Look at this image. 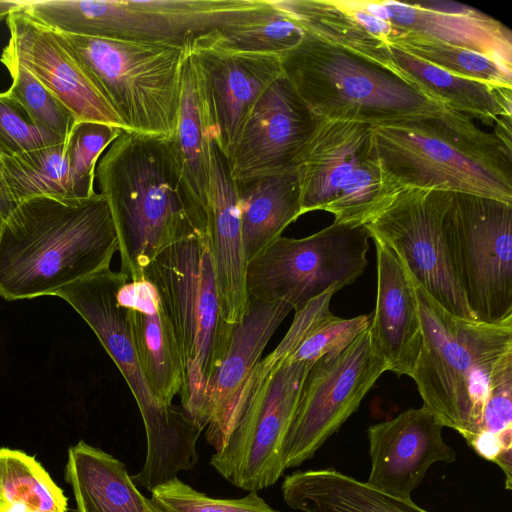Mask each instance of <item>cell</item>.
Listing matches in <instances>:
<instances>
[{"instance_id":"1","label":"cell","mask_w":512,"mask_h":512,"mask_svg":"<svg viewBox=\"0 0 512 512\" xmlns=\"http://www.w3.org/2000/svg\"><path fill=\"white\" fill-rule=\"evenodd\" d=\"M100 194L113 219L121 272L143 278L175 241L208 230V216L185 187L170 138L123 130L96 167Z\"/></svg>"},{"instance_id":"2","label":"cell","mask_w":512,"mask_h":512,"mask_svg":"<svg viewBox=\"0 0 512 512\" xmlns=\"http://www.w3.org/2000/svg\"><path fill=\"white\" fill-rule=\"evenodd\" d=\"M118 251L105 198L32 197L0 225V296L8 301L54 295L109 268Z\"/></svg>"},{"instance_id":"3","label":"cell","mask_w":512,"mask_h":512,"mask_svg":"<svg viewBox=\"0 0 512 512\" xmlns=\"http://www.w3.org/2000/svg\"><path fill=\"white\" fill-rule=\"evenodd\" d=\"M381 167L399 191L433 189L512 204L511 130L485 132L445 110L374 126Z\"/></svg>"},{"instance_id":"4","label":"cell","mask_w":512,"mask_h":512,"mask_svg":"<svg viewBox=\"0 0 512 512\" xmlns=\"http://www.w3.org/2000/svg\"><path fill=\"white\" fill-rule=\"evenodd\" d=\"M412 282L422 345L411 378L422 407L467 441L480 432L493 374L512 358V318L484 323L455 316Z\"/></svg>"},{"instance_id":"5","label":"cell","mask_w":512,"mask_h":512,"mask_svg":"<svg viewBox=\"0 0 512 512\" xmlns=\"http://www.w3.org/2000/svg\"><path fill=\"white\" fill-rule=\"evenodd\" d=\"M176 340L182 409L202 430L211 379L228 350L233 326L222 315L208 230L181 238L146 267Z\"/></svg>"},{"instance_id":"6","label":"cell","mask_w":512,"mask_h":512,"mask_svg":"<svg viewBox=\"0 0 512 512\" xmlns=\"http://www.w3.org/2000/svg\"><path fill=\"white\" fill-rule=\"evenodd\" d=\"M129 280L109 268L58 292L89 325L126 381L143 419L147 453L140 471L131 476L138 487L152 491L191 470L198 460L197 440L203 431L177 406H163L151 392L138 361L127 312L118 300Z\"/></svg>"},{"instance_id":"7","label":"cell","mask_w":512,"mask_h":512,"mask_svg":"<svg viewBox=\"0 0 512 512\" xmlns=\"http://www.w3.org/2000/svg\"><path fill=\"white\" fill-rule=\"evenodd\" d=\"M280 58L282 74L319 118L376 126L448 109L390 68L306 32Z\"/></svg>"},{"instance_id":"8","label":"cell","mask_w":512,"mask_h":512,"mask_svg":"<svg viewBox=\"0 0 512 512\" xmlns=\"http://www.w3.org/2000/svg\"><path fill=\"white\" fill-rule=\"evenodd\" d=\"M302 341L289 328L279 345L261 359L246 383L230 436L210 459L211 466L237 488L260 491L273 486L285 472L284 440L313 365L288 360Z\"/></svg>"},{"instance_id":"9","label":"cell","mask_w":512,"mask_h":512,"mask_svg":"<svg viewBox=\"0 0 512 512\" xmlns=\"http://www.w3.org/2000/svg\"><path fill=\"white\" fill-rule=\"evenodd\" d=\"M59 34L126 131L172 137L181 99L187 46Z\"/></svg>"},{"instance_id":"10","label":"cell","mask_w":512,"mask_h":512,"mask_svg":"<svg viewBox=\"0 0 512 512\" xmlns=\"http://www.w3.org/2000/svg\"><path fill=\"white\" fill-rule=\"evenodd\" d=\"M318 118L296 168L301 215L322 210L334 223L362 226L398 193L377 153L374 126Z\"/></svg>"},{"instance_id":"11","label":"cell","mask_w":512,"mask_h":512,"mask_svg":"<svg viewBox=\"0 0 512 512\" xmlns=\"http://www.w3.org/2000/svg\"><path fill=\"white\" fill-rule=\"evenodd\" d=\"M261 0H24L22 10L59 33L187 46Z\"/></svg>"},{"instance_id":"12","label":"cell","mask_w":512,"mask_h":512,"mask_svg":"<svg viewBox=\"0 0 512 512\" xmlns=\"http://www.w3.org/2000/svg\"><path fill=\"white\" fill-rule=\"evenodd\" d=\"M364 225L332 223L304 238L280 236L246 265L248 297L283 301L295 312L327 291L353 284L367 267Z\"/></svg>"},{"instance_id":"13","label":"cell","mask_w":512,"mask_h":512,"mask_svg":"<svg viewBox=\"0 0 512 512\" xmlns=\"http://www.w3.org/2000/svg\"><path fill=\"white\" fill-rule=\"evenodd\" d=\"M512 204L453 193L447 244L466 303L477 321L512 318Z\"/></svg>"},{"instance_id":"14","label":"cell","mask_w":512,"mask_h":512,"mask_svg":"<svg viewBox=\"0 0 512 512\" xmlns=\"http://www.w3.org/2000/svg\"><path fill=\"white\" fill-rule=\"evenodd\" d=\"M451 192L406 188L365 224L370 238L391 249L411 278L451 314L476 320L450 256L445 220Z\"/></svg>"},{"instance_id":"15","label":"cell","mask_w":512,"mask_h":512,"mask_svg":"<svg viewBox=\"0 0 512 512\" xmlns=\"http://www.w3.org/2000/svg\"><path fill=\"white\" fill-rule=\"evenodd\" d=\"M386 366L372 349L368 329L343 352L315 361L304 381L284 440V469L311 459L357 411Z\"/></svg>"},{"instance_id":"16","label":"cell","mask_w":512,"mask_h":512,"mask_svg":"<svg viewBox=\"0 0 512 512\" xmlns=\"http://www.w3.org/2000/svg\"><path fill=\"white\" fill-rule=\"evenodd\" d=\"M211 30L193 37L187 50L202 80L213 142L229 160L254 105L282 75L281 58L228 49Z\"/></svg>"},{"instance_id":"17","label":"cell","mask_w":512,"mask_h":512,"mask_svg":"<svg viewBox=\"0 0 512 512\" xmlns=\"http://www.w3.org/2000/svg\"><path fill=\"white\" fill-rule=\"evenodd\" d=\"M123 130L98 122H76L61 142L16 154H1L6 189L14 204L37 196H93L102 153Z\"/></svg>"},{"instance_id":"18","label":"cell","mask_w":512,"mask_h":512,"mask_svg":"<svg viewBox=\"0 0 512 512\" xmlns=\"http://www.w3.org/2000/svg\"><path fill=\"white\" fill-rule=\"evenodd\" d=\"M8 43L0 57L19 63L48 89L76 122H98L125 130L74 52L55 30L21 9L6 18Z\"/></svg>"},{"instance_id":"19","label":"cell","mask_w":512,"mask_h":512,"mask_svg":"<svg viewBox=\"0 0 512 512\" xmlns=\"http://www.w3.org/2000/svg\"><path fill=\"white\" fill-rule=\"evenodd\" d=\"M318 118L282 74L251 110L228 160L234 181L296 167Z\"/></svg>"},{"instance_id":"20","label":"cell","mask_w":512,"mask_h":512,"mask_svg":"<svg viewBox=\"0 0 512 512\" xmlns=\"http://www.w3.org/2000/svg\"><path fill=\"white\" fill-rule=\"evenodd\" d=\"M443 426L422 406L367 429L371 468L366 483L389 495L411 493L435 463H453L456 453L443 439Z\"/></svg>"},{"instance_id":"21","label":"cell","mask_w":512,"mask_h":512,"mask_svg":"<svg viewBox=\"0 0 512 512\" xmlns=\"http://www.w3.org/2000/svg\"><path fill=\"white\" fill-rule=\"evenodd\" d=\"M390 27L389 44L412 36L497 58L512 66V33L493 17L454 1H361Z\"/></svg>"},{"instance_id":"22","label":"cell","mask_w":512,"mask_h":512,"mask_svg":"<svg viewBox=\"0 0 512 512\" xmlns=\"http://www.w3.org/2000/svg\"><path fill=\"white\" fill-rule=\"evenodd\" d=\"M291 310L283 301L249 298L242 319L233 325L228 350L206 395L205 437L215 452L223 448L230 436L240 415L246 383L272 335Z\"/></svg>"},{"instance_id":"23","label":"cell","mask_w":512,"mask_h":512,"mask_svg":"<svg viewBox=\"0 0 512 512\" xmlns=\"http://www.w3.org/2000/svg\"><path fill=\"white\" fill-rule=\"evenodd\" d=\"M372 240L377 255V295L368 327L372 349L387 371L412 377L422 345L413 282L395 253Z\"/></svg>"},{"instance_id":"24","label":"cell","mask_w":512,"mask_h":512,"mask_svg":"<svg viewBox=\"0 0 512 512\" xmlns=\"http://www.w3.org/2000/svg\"><path fill=\"white\" fill-rule=\"evenodd\" d=\"M208 202V234L224 320L238 323L247 308L246 259L235 181L228 160L213 142Z\"/></svg>"},{"instance_id":"25","label":"cell","mask_w":512,"mask_h":512,"mask_svg":"<svg viewBox=\"0 0 512 512\" xmlns=\"http://www.w3.org/2000/svg\"><path fill=\"white\" fill-rule=\"evenodd\" d=\"M143 375L163 406H171L182 387V366L170 323L154 286L145 278L128 280L118 292Z\"/></svg>"},{"instance_id":"26","label":"cell","mask_w":512,"mask_h":512,"mask_svg":"<svg viewBox=\"0 0 512 512\" xmlns=\"http://www.w3.org/2000/svg\"><path fill=\"white\" fill-rule=\"evenodd\" d=\"M389 68L448 109L511 128L512 89L460 77L389 44Z\"/></svg>"},{"instance_id":"27","label":"cell","mask_w":512,"mask_h":512,"mask_svg":"<svg viewBox=\"0 0 512 512\" xmlns=\"http://www.w3.org/2000/svg\"><path fill=\"white\" fill-rule=\"evenodd\" d=\"M65 481L76 512H161L138 490L123 462L83 440L68 450Z\"/></svg>"},{"instance_id":"28","label":"cell","mask_w":512,"mask_h":512,"mask_svg":"<svg viewBox=\"0 0 512 512\" xmlns=\"http://www.w3.org/2000/svg\"><path fill=\"white\" fill-rule=\"evenodd\" d=\"M281 489L286 505L302 512H429L334 468L297 471Z\"/></svg>"},{"instance_id":"29","label":"cell","mask_w":512,"mask_h":512,"mask_svg":"<svg viewBox=\"0 0 512 512\" xmlns=\"http://www.w3.org/2000/svg\"><path fill=\"white\" fill-rule=\"evenodd\" d=\"M246 262L279 238L300 216L297 168L235 181Z\"/></svg>"},{"instance_id":"30","label":"cell","mask_w":512,"mask_h":512,"mask_svg":"<svg viewBox=\"0 0 512 512\" xmlns=\"http://www.w3.org/2000/svg\"><path fill=\"white\" fill-rule=\"evenodd\" d=\"M186 189L208 216L212 126L199 72L187 50L182 68L181 99L171 137Z\"/></svg>"},{"instance_id":"31","label":"cell","mask_w":512,"mask_h":512,"mask_svg":"<svg viewBox=\"0 0 512 512\" xmlns=\"http://www.w3.org/2000/svg\"><path fill=\"white\" fill-rule=\"evenodd\" d=\"M306 33L389 68L388 45L376 41L346 0H273Z\"/></svg>"},{"instance_id":"32","label":"cell","mask_w":512,"mask_h":512,"mask_svg":"<svg viewBox=\"0 0 512 512\" xmlns=\"http://www.w3.org/2000/svg\"><path fill=\"white\" fill-rule=\"evenodd\" d=\"M67 504L63 490L33 456L0 448V512H67Z\"/></svg>"},{"instance_id":"33","label":"cell","mask_w":512,"mask_h":512,"mask_svg":"<svg viewBox=\"0 0 512 512\" xmlns=\"http://www.w3.org/2000/svg\"><path fill=\"white\" fill-rule=\"evenodd\" d=\"M222 46L239 52L282 55L295 48L305 31L273 0L260 4L239 15L224 26L211 30Z\"/></svg>"},{"instance_id":"34","label":"cell","mask_w":512,"mask_h":512,"mask_svg":"<svg viewBox=\"0 0 512 512\" xmlns=\"http://www.w3.org/2000/svg\"><path fill=\"white\" fill-rule=\"evenodd\" d=\"M391 45L454 75L512 89V66L472 50L412 36Z\"/></svg>"},{"instance_id":"35","label":"cell","mask_w":512,"mask_h":512,"mask_svg":"<svg viewBox=\"0 0 512 512\" xmlns=\"http://www.w3.org/2000/svg\"><path fill=\"white\" fill-rule=\"evenodd\" d=\"M12 83L5 91L39 127L66 137L76 123L71 112L19 63L0 57Z\"/></svg>"},{"instance_id":"36","label":"cell","mask_w":512,"mask_h":512,"mask_svg":"<svg viewBox=\"0 0 512 512\" xmlns=\"http://www.w3.org/2000/svg\"><path fill=\"white\" fill-rule=\"evenodd\" d=\"M150 500L161 512H279L258 491H249L241 498L218 499L195 490L178 477L154 488Z\"/></svg>"},{"instance_id":"37","label":"cell","mask_w":512,"mask_h":512,"mask_svg":"<svg viewBox=\"0 0 512 512\" xmlns=\"http://www.w3.org/2000/svg\"><path fill=\"white\" fill-rule=\"evenodd\" d=\"M65 137L37 126L24 109L0 92V151L16 155L57 144Z\"/></svg>"},{"instance_id":"38","label":"cell","mask_w":512,"mask_h":512,"mask_svg":"<svg viewBox=\"0 0 512 512\" xmlns=\"http://www.w3.org/2000/svg\"><path fill=\"white\" fill-rule=\"evenodd\" d=\"M369 325L370 318L367 315L353 318L331 315L300 344L288 360L314 363L323 356L338 355Z\"/></svg>"},{"instance_id":"39","label":"cell","mask_w":512,"mask_h":512,"mask_svg":"<svg viewBox=\"0 0 512 512\" xmlns=\"http://www.w3.org/2000/svg\"><path fill=\"white\" fill-rule=\"evenodd\" d=\"M512 429V358L493 374L482 411L481 429L500 434Z\"/></svg>"},{"instance_id":"40","label":"cell","mask_w":512,"mask_h":512,"mask_svg":"<svg viewBox=\"0 0 512 512\" xmlns=\"http://www.w3.org/2000/svg\"><path fill=\"white\" fill-rule=\"evenodd\" d=\"M466 442L480 457L494 463L502 452L512 450V429L500 434L480 431Z\"/></svg>"},{"instance_id":"41","label":"cell","mask_w":512,"mask_h":512,"mask_svg":"<svg viewBox=\"0 0 512 512\" xmlns=\"http://www.w3.org/2000/svg\"><path fill=\"white\" fill-rule=\"evenodd\" d=\"M1 156V151H0ZM15 204L11 200L9 193L6 189V185L4 182L1 160H0V215L2 218H6V216L10 213V211L14 208Z\"/></svg>"},{"instance_id":"42","label":"cell","mask_w":512,"mask_h":512,"mask_svg":"<svg viewBox=\"0 0 512 512\" xmlns=\"http://www.w3.org/2000/svg\"><path fill=\"white\" fill-rule=\"evenodd\" d=\"M23 6V0L10 1L0 0V22L8 17L10 13L15 10L21 9Z\"/></svg>"},{"instance_id":"43","label":"cell","mask_w":512,"mask_h":512,"mask_svg":"<svg viewBox=\"0 0 512 512\" xmlns=\"http://www.w3.org/2000/svg\"><path fill=\"white\" fill-rule=\"evenodd\" d=\"M2 222H3V218H2V216L0 215V225L2 224Z\"/></svg>"}]
</instances>
